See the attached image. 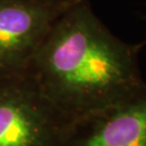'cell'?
<instances>
[{
    "label": "cell",
    "mask_w": 146,
    "mask_h": 146,
    "mask_svg": "<svg viewBox=\"0 0 146 146\" xmlns=\"http://www.w3.org/2000/svg\"><path fill=\"white\" fill-rule=\"evenodd\" d=\"M146 39L114 35L89 0H76L54 22L27 74L73 122L117 104L146 86L140 53Z\"/></svg>",
    "instance_id": "1"
},
{
    "label": "cell",
    "mask_w": 146,
    "mask_h": 146,
    "mask_svg": "<svg viewBox=\"0 0 146 146\" xmlns=\"http://www.w3.org/2000/svg\"><path fill=\"white\" fill-rule=\"evenodd\" d=\"M73 125L27 73L0 78V146H65Z\"/></svg>",
    "instance_id": "2"
},
{
    "label": "cell",
    "mask_w": 146,
    "mask_h": 146,
    "mask_svg": "<svg viewBox=\"0 0 146 146\" xmlns=\"http://www.w3.org/2000/svg\"><path fill=\"white\" fill-rule=\"evenodd\" d=\"M69 5L0 0V78L27 73L54 22Z\"/></svg>",
    "instance_id": "3"
},
{
    "label": "cell",
    "mask_w": 146,
    "mask_h": 146,
    "mask_svg": "<svg viewBox=\"0 0 146 146\" xmlns=\"http://www.w3.org/2000/svg\"><path fill=\"white\" fill-rule=\"evenodd\" d=\"M65 146H146V86L74 122Z\"/></svg>",
    "instance_id": "4"
},
{
    "label": "cell",
    "mask_w": 146,
    "mask_h": 146,
    "mask_svg": "<svg viewBox=\"0 0 146 146\" xmlns=\"http://www.w3.org/2000/svg\"><path fill=\"white\" fill-rule=\"evenodd\" d=\"M38 2H41L44 5H58V7H64V5H69L76 0H35Z\"/></svg>",
    "instance_id": "5"
}]
</instances>
